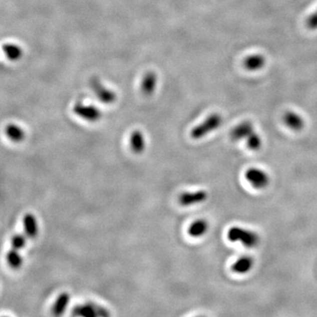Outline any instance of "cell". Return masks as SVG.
I'll return each mask as SVG.
<instances>
[{"label":"cell","instance_id":"6da1fadb","mask_svg":"<svg viewBox=\"0 0 317 317\" xmlns=\"http://www.w3.org/2000/svg\"><path fill=\"white\" fill-rule=\"evenodd\" d=\"M227 238L233 242H241L246 248H255L258 244L259 237L255 232L238 226L231 227L227 232Z\"/></svg>","mask_w":317,"mask_h":317},{"label":"cell","instance_id":"7a4b0ae2","mask_svg":"<svg viewBox=\"0 0 317 317\" xmlns=\"http://www.w3.org/2000/svg\"><path fill=\"white\" fill-rule=\"evenodd\" d=\"M222 124V117L219 114H212L205 119L202 124H198L190 132L191 138L194 139H202L211 131H215Z\"/></svg>","mask_w":317,"mask_h":317},{"label":"cell","instance_id":"3957f363","mask_svg":"<svg viewBox=\"0 0 317 317\" xmlns=\"http://www.w3.org/2000/svg\"><path fill=\"white\" fill-rule=\"evenodd\" d=\"M90 88L99 101L105 104H112L117 101V94L105 87L97 77H93L90 80Z\"/></svg>","mask_w":317,"mask_h":317},{"label":"cell","instance_id":"277c9868","mask_svg":"<svg viewBox=\"0 0 317 317\" xmlns=\"http://www.w3.org/2000/svg\"><path fill=\"white\" fill-rule=\"evenodd\" d=\"M73 112L78 117L91 123L98 122L102 117V111L94 105H87L82 102H76L73 106Z\"/></svg>","mask_w":317,"mask_h":317},{"label":"cell","instance_id":"5b68a950","mask_svg":"<svg viewBox=\"0 0 317 317\" xmlns=\"http://www.w3.org/2000/svg\"><path fill=\"white\" fill-rule=\"evenodd\" d=\"M245 178L255 189H263L268 186L270 182L269 175L258 168H249L245 173Z\"/></svg>","mask_w":317,"mask_h":317},{"label":"cell","instance_id":"8992f818","mask_svg":"<svg viewBox=\"0 0 317 317\" xmlns=\"http://www.w3.org/2000/svg\"><path fill=\"white\" fill-rule=\"evenodd\" d=\"M208 194L204 190H197L196 192H185L179 197V203L183 206H190L200 204L207 199Z\"/></svg>","mask_w":317,"mask_h":317},{"label":"cell","instance_id":"52a82bcc","mask_svg":"<svg viewBox=\"0 0 317 317\" xmlns=\"http://www.w3.org/2000/svg\"><path fill=\"white\" fill-rule=\"evenodd\" d=\"M158 76L154 72H148L145 74L141 83V91L146 96H151L156 90Z\"/></svg>","mask_w":317,"mask_h":317},{"label":"cell","instance_id":"ba28073f","mask_svg":"<svg viewBox=\"0 0 317 317\" xmlns=\"http://www.w3.org/2000/svg\"><path fill=\"white\" fill-rule=\"evenodd\" d=\"M254 128L250 122H243L241 124L237 125L236 127L231 131V138L233 140H241V139H247L248 136L254 132Z\"/></svg>","mask_w":317,"mask_h":317},{"label":"cell","instance_id":"9c48e42d","mask_svg":"<svg viewBox=\"0 0 317 317\" xmlns=\"http://www.w3.org/2000/svg\"><path fill=\"white\" fill-rule=\"evenodd\" d=\"M284 123L288 128H290L292 131H299L302 130L305 123L304 120L298 114L292 112V111H287L284 115Z\"/></svg>","mask_w":317,"mask_h":317},{"label":"cell","instance_id":"30bf717a","mask_svg":"<svg viewBox=\"0 0 317 317\" xmlns=\"http://www.w3.org/2000/svg\"><path fill=\"white\" fill-rule=\"evenodd\" d=\"M130 144H131V150L133 153L137 154L142 153L146 148V141H145V137L143 135L142 132L138 130L132 131L131 139H130Z\"/></svg>","mask_w":317,"mask_h":317},{"label":"cell","instance_id":"8fae6325","mask_svg":"<svg viewBox=\"0 0 317 317\" xmlns=\"http://www.w3.org/2000/svg\"><path fill=\"white\" fill-rule=\"evenodd\" d=\"M23 226L27 236L30 238H36L38 234V224H37V218L31 214L27 213L23 217Z\"/></svg>","mask_w":317,"mask_h":317},{"label":"cell","instance_id":"7c38bea8","mask_svg":"<svg viewBox=\"0 0 317 317\" xmlns=\"http://www.w3.org/2000/svg\"><path fill=\"white\" fill-rule=\"evenodd\" d=\"M5 133L13 142H22L25 139V131L17 124H9L7 125L5 129Z\"/></svg>","mask_w":317,"mask_h":317},{"label":"cell","instance_id":"4fadbf2b","mask_svg":"<svg viewBox=\"0 0 317 317\" xmlns=\"http://www.w3.org/2000/svg\"><path fill=\"white\" fill-rule=\"evenodd\" d=\"M254 260L250 256H242L232 265V270L238 274H244L251 270Z\"/></svg>","mask_w":317,"mask_h":317},{"label":"cell","instance_id":"5bb4252c","mask_svg":"<svg viewBox=\"0 0 317 317\" xmlns=\"http://www.w3.org/2000/svg\"><path fill=\"white\" fill-rule=\"evenodd\" d=\"M208 228H209V225L206 220L198 219L190 225L188 229V233L193 238H198L204 235L207 232Z\"/></svg>","mask_w":317,"mask_h":317},{"label":"cell","instance_id":"9a60e30c","mask_svg":"<svg viewBox=\"0 0 317 317\" xmlns=\"http://www.w3.org/2000/svg\"><path fill=\"white\" fill-rule=\"evenodd\" d=\"M2 50L10 61H18L22 59L23 51L22 48L15 44H5L2 46Z\"/></svg>","mask_w":317,"mask_h":317},{"label":"cell","instance_id":"2e32d148","mask_svg":"<svg viewBox=\"0 0 317 317\" xmlns=\"http://www.w3.org/2000/svg\"><path fill=\"white\" fill-rule=\"evenodd\" d=\"M243 65L245 68L248 71H251V72L257 71L262 68L265 65V59L263 58V56L258 55V54L249 56L245 59Z\"/></svg>","mask_w":317,"mask_h":317},{"label":"cell","instance_id":"e0dca14e","mask_svg":"<svg viewBox=\"0 0 317 317\" xmlns=\"http://www.w3.org/2000/svg\"><path fill=\"white\" fill-rule=\"evenodd\" d=\"M70 301L69 293L62 292L59 294L58 299H56L55 304L53 306V313L55 315H62L66 312V308L68 306Z\"/></svg>","mask_w":317,"mask_h":317},{"label":"cell","instance_id":"ac0fdd59","mask_svg":"<svg viewBox=\"0 0 317 317\" xmlns=\"http://www.w3.org/2000/svg\"><path fill=\"white\" fill-rule=\"evenodd\" d=\"M6 258H7L8 265L11 267L12 269H14V270H19L22 266L23 259H22V255L19 254L17 249H15V248L10 249L7 253Z\"/></svg>","mask_w":317,"mask_h":317},{"label":"cell","instance_id":"d6986e66","mask_svg":"<svg viewBox=\"0 0 317 317\" xmlns=\"http://www.w3.org/2000/svg\"><path fill=\"white\" fill-rule=\"evenodd\" d=\"M247 145L250 150L253 151H258L262 146V139L256 132H252L250 135L247 138Z\"/></svg>","mask_w":317,"mask_h":317},{"label":"cell","instance_id":"ffe728a7","mask_svg":"<svg viewBox=\"0 0 317 317\" xmlns=\"http://www.w3.org/2000/svg\"><path fill=\"white\" fill-rule=\"evenodd\" d=\"M26 238L24 235L22 234H15L14 236L12 237L11 244L13 248L20 250L24 248L26 246Z\"/></svg>","mask_w":317,"mask_h":317},{"label":"cell","instance_id":"44dd1931","mask_svg":"<svg viewBox=\"0 0 317 317\" xmlns=\"http://www.w3.org/2000/svg\"><path fill=\"white\" fill-rule=\"evenodd\" d=\"M306 25L309 30H317V11L310 15L306 22Z\"/></svg>","mask_w":317,"mask_h":317}]
</instances>
